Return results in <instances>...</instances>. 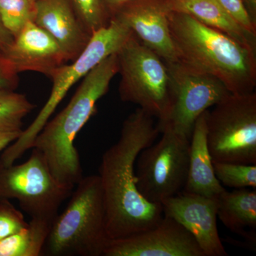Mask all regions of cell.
<instances>
[{"mask_svg":"<svg viewBox=\"0 0 256 256\" xmlns=\"http://www.w3.org/2000/svg\"><path fill=\"white\" fill-rule=\"evenodd\" d=\"M163 214L173 218L193 236L204 256H226L217 227V198L184 191L161 203Z\"/></svg>","mask_w":256,"mask_h":256,"instance_id":"cell-12","label":"cell"},{"mask_svg":"<svg viewBox=\"0 0 256 256\" xmlns=\"http://www.w3.org/2000/svg\"><path fill=\"white\" fill-rule=\"evenodd\" d=\"M14 42V37L3 26L0 20V50L6 54Z\"/></svg>","mask_w":256,"mask_h":256,"instance_id":"cell-27","label":"cell"},{"mask_svg":"<svg viewBox=\"0 0 256 256\" xmlns=\"http://www.w3.org/2000/svg\"><path fill=\"white\" fill-rule=\"evenodd\" d=\"M168 0H132L112 14L164 62L178 60L169 28Z\"/></svg>","mask_w":256,"mask_h":256,"instance_id":"cell-13","label":"cell"},{"mask_svg":"<svg viewBox=\"0 0 256 256\" xmlns=\"http://www.w3.org/2000/svg\"><path fill=\"white\" fill-rule=\"evenodd\" d=\"M160 133L154 118L138 108L124 120L118 140L102 154L98 176L110 240L152 228L164 216L161 204L143 198L136 178L138 156L156 141Z\"/></svg>","mask_w":256,"mask_h":256,"instance_id":"cell-1","label":"cell"},{"mask_svg":"<svg viewBox=\"0 0 256 256\" xmlns=\"http://www.w3.org/2000/svg\"><path fill=\"white\" fill-rule=\"evenodd\" d=\"M216 176L225 188H256V164L213 162Z\"/></svg>","mask_w":256,"mask_h":256,"instance_id":"cell-21","label":"cell"},{"mask_svg":"<svg viewBox=\"0 0 256 256\" xmlns=\"http://www.w3.org/2000/svg\"><path fill=\"white\" fill-rule=\"evenodd\" d=\"M52 223L43 218H31L28 226L0 240V256H42Z\"/></svg>","mask_w":256,"mask_h":256,"instance_id":"cell-19","label":"cell"},{"mask_svg":"<svg viewBox=\"0 0 256 256\" xmlns=\"http://www.w3.org/2000/svg\"><path fill=\"white\" fill-rule=\"evenodd\" d=\"M248 32L256 34V25L252 22L242 0H216Z\"/></svg>","mask_w":256,"mask_h":256,"instance_id":"cell-25","label":"cell"},{"mask_svg":"<svg viewBox=\"0 0 256 256\" xmlns=\"http://www.w3.org/2000/svg\"><path fill=\"white\" fill-rule=\"evenodd\" d=\"M168 22L178 60L218 78L232 94L255 92L256 50L186 13L171 11Z\"/></svg>","mask_w":256,"mask_h":256,"instance_id":"cell-3","label":"cell"},{"mask_svg":"<svg viewBox=\"0 0 256 256\" xmlns=\"http://www.w3.org/2000/svg\"><path fill=\"white\" fill-rule=\"evenodd\" d=\"M28 225L22 212L10 200L0 201V240L18 233Z\"/></svg>","mask_w":256,"mask_h":256,"instance_id":"cell-24","label":"cell"},{"mask_svg":"<svg viewBox=\"0 0 256 256\" xmlns=\"http://www.w3.org/2000/svg\"><path fill=\"white\" fill-rule=\"evenodd\" d=\"M132 34L127 25L117 18H111L107 26L92 34L87 46L73 63L56 68L50 76L53 86L48 100L30 126L23 130L20 137L5 148L0 156V166L14 164L32 149L35 138L50 120L68 90L107 57L117 54Z\"/></svg>","mask_w":256,"mask_h":256,"instance_id":"cell-5","label":"cell"},{"mask_svg":"<svg viewBox=\"0 0 256 256\" xmlns=\"http://www.w3.org/2000/svg\"><path fill=\"white\" fill-rule=\"evenodd\" d=\"M118 74L117 54L109 56L84 78L68 105L48 121L34 140L57 181L74 188L82 176V161L76 138L96 112V104L108 92Z\"/></svg>","mask_w":256,"mask_h":256,"instance_id":"cell-2","label":"cell"},{"mask_svg":"<svg viewBox=\"0 0 256 256\" xmlns=\"http://www.w3.org/2000/svg\"><path fill=\"white\" fill-rule=\"evenodd\" d=\"M242 1L252 22L256 25V0H242Z\"/></svg>","mask_w":256,"mask_h":256,"instance_id":"cell-30","label":"cell"},{"mask_svg":"<svg viewBox=\"0 0 256 256\" xmlns=\"http://www.w3.org/2000/svg\"><path fill=\"white\" fill-rule=\"evenodd\" d=\"M35 107L24 94L0 92V132H22L23 119Z\"/></svg>","mask_w":256,"mask_h":256,"instance_id":"cell-20","label":"cell"},{"mask_svg":"<svg viewBox=\"0 0 256 256\" xmlns=\"http://www.w3.org/2000/svg\"><path fill=\"white\" fill-rule=\"evenodd\" d=\"M104 1H105L107 9L110 13V18H112V14L121 6L132 0H104Z\"/></svg>","mask_w":256,"mask_h":256,"instance_id":"cell-29","label":"cell"},{"mask_svg":"<svg viewBox=\"0 0 256 256\" xmlns=\"http://www.w3.org/2000/svg\"><path fill=\"white\" fill-rule=\"evenodd\" d=\"M206 140L213 162L256 164V94H230L207 110Z\"/></svg>","mask_w":256,"mask_h":256,"instance_id":"cell-7","label":"cell"},{"mask_svg":"<svg viewBox=\"0 0 256 256\" xmlns=\"http://www.w3.org/2000/svg\"><path fill=\"white\" fill-rule=\"evenodd\" d=\"M170 78L171 108L160 130L170 126L190 139L196 119L230 92L218 78L183 63L165 62Z\"/></svg>","mask_w":256,"mask_h":256,"instance_id":"cell-10","label":"cell"},{"mask_svg":"<svg viewBox=\"0 0 256 256\" xmlns=\"http://www.w3.org/2000/svg\"><path fill=\"white\" fill-rule=\"evenodd\" d=\"M50 227L42 256H101L109 239L98 174L84 176Z\"/></svg>","mask_w":256,"mask_h":256,"instance_id":"cell-4","label":"cell"},{"mask_svg":"<svg viewBox=\"0 0 256 256\" xmlns=\"http://www.w3.org/2000/svg\"><path fill=\"white\" fill-rule=\"evenodd\" d=\"M206 112L196 119L192 130L188 178L183 191L217 198L226 188L216 176L207 146Z\"/></svg>","mask_w":256,"mask_h":256,"instance_id":"cell-16","label":"cell"},{"mask_svg":"<svg viewBox=\"0 0 256 256\" xmlns=\"http://www.w3.org/2000/svg\"><path fill=\"white\" fill-rule=\"evenodd\" d=\"M172 11L191 15L200 22L228 35L240 44L256 50V34L248 32L216 0H168Z\"/></svg>","mask_w":256,"mask_h":256,"instance_id":"cell-17","label":"cell"},{"mask_svg":"<svg viewBox=\"0 0 256 256\" xmlns=\"http://www.w3.org/2000/svg\"><path fill=\"white\" fill-rule=\"evenodd\" d=\"M102 256H204L193 236L166 216L152 228L109 240Z\"/></svg>","mask_w":256,"mask_h":256,"instance_id":"cell-11","label":"cell"},{"mask_svg":"<svg viewBox=\"0 0 256 256\" xmlns=\"http://www.w3.org/2000/svg\"><path fill=\"white\" fill-rule=\"evenodd\" d=\"M34 22L60 45L67 60H75L92 35L80 21L70 0H36Z\"/></svg>","mask_w":256,"mask_h":256,"instance_id":"cell-15","label":"cell"},{"mask_svg":"<svg viewBox=\"0 0 256 256\" xmlns=\"http://www.w3.org/2000/svg\"><path fill=\"white\" fill-rule=\"evenodd\" d=\"M35 11V3L30 0H0V20L14 38L26 24L34 22Z\"/></svg>","mask_w":256,"mask_h":256,"instance_id":"cell-22","label":"cell"},{"mask_svg":"<svg viewBox=\"0 0 256 256\" xmlns=\"http://www.w3.org/2000/svg\"><path fill=\"white\" fill-rule=\"evenodd\" d=\"M84 28L92 35L107 26L111 20L104 0H70Z\"/></svg>","mask_w":256,"mask_h":256,"instance_id":"cell-23","label":"cell"},{"mask_svg":"<svg viewBox=\"0 0 256 256\" xmlns=\"http://www.w3.org/2000/svg\"><path fill=\"white\" fill-rule=\"evenodd\" d=\"M22 132H0V151L4 150L21 136Z\"/></svg>","mask_w":256,"mask_h":256,"instance_id":"cell-28","label":"cell"},{"mask_svg":"<svg viewBox=\"0 0 256 256\" xmlns=\"http://www.w3.org/2000/svg\"><path fill=\"white\" fill-rule=\"evenodd\" d=\"M5 55L18 74L34 72L48 77L68 62L57 42L34 22L26 24L14 37Z\"/></svg>","mask_w":256,"mask_h":256,"instance_id":"cell-14","label":"cell"},{"mask_svg":"<svg viewBox=\"0 0 256 256\" xmlns=\"http://www.w3.org/2000/svg\"><path fill=\"white\" fill-rule=\"evenodd\" d=\"M217 217L234 233L252 244L256 242V190L249 188L225 190L217 197Z\"/></svg>","mask_w":256,"mask_h":256,"instance_id":"cell-18","label":"cell"},{"mask_svg":"<svg viewBox=\"0 0 256 256\" xmlns=\"http://www.w3.org/2000/svg\"><path fill=\"white\" fill-rule=\"evenodd\" d=\"M18 74L9 58L0 50V92H14L18 86Z\"/></svg>","mask_w":256,"mask_h":256,"instance_id":"cell-26","label":"cell"},{"mask_svg":"<svg viewBox=\"0 0 256 256\" xmlns=\"http://www.w3.org/2000/svg\"><path fill=\"white\" fill-rule=\"evenodd\" d=\"M74 188L56 180L43 154L32 148L25 162L0 166V201L16 200L31 218L54 222Z\"/></svg>","mask_w":256,"mask_h":256,"instance_id":"cell-8","label":"cell"},{"mask_svg":"<svg viewBox=\"0 0 256 256\" xmlns=\"http://www.w3.org/2000/svg\"><path fill=\"white\" fill-rule=\"evenodd\" d=\"M121 100L139 106L163 124L171 108L169 72L164 60L131 35L117 53Z\"/></svg>","mask_w":256,"mask_h":256,"instance_id":"cell-6","label":"cell"},{"mask_svg":"<svg viewBox=\"0 0 256 256\" xmlns=\"http://www.w3.org/2000/svg\"><path fill=\"white\" fill-rule=\"evenodd\" d=\"M162 137L141 151L136 163V186L146 201L159 204L182 191L188 178L190 139L168 126Z\"/></svg>","mask_w":256,"mask_h":256,"instance_id":"cell-9","label":"cell"},{"mask_svg":"<svg viewBox=\"0 0 256 256\" xmlns=\"http://www.w3.org/2000/svg\"><path fill=\"white\" fill-rule=\"evenodd\" d=\"M30 1H31L32 2L35 3L36 2V0H30Z\"/></svg>","mask_w":256,"mask_h":256,"instance_id":"cell-31","label":"cell"}]
</instances>
